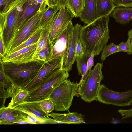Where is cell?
<instances>
[{"instance_id":"cell-1","label":"cell","mask_w":132,"mask_h":132,"mask_svg":"<svg viewBox=\"0 0 132 132\" xmlns=\"http://www.w3.org/2000/svg\"><path fill=\"white\" fill-rule=\"evenodd\" d=\"M110 15L100 17L91 23L82 27L79 38L85 54L89 57L93 51L95 57L99 55L110 38L108 28Z\"/></svg>"},{"instance_id":"cell-2","label":"cell","mask_w":132,"mask_h":132,"mask_svg":"<svg viewBox=\"0 0 132 132\" xmlns=\"http://www.w3.org/2000/svg\"><path fill=\"white\" fill-rule=\"evenodd\" d=\"M44 62L38 61L16 63L3 62L5 75L12 84L23 88L35 77Z\"/></svg>"},{"instance_id":"cell-3","label":"cell","mask_w":132,"mask_h":132,"mask_svg":"<svg viewBox=\"0 0 132 132\" xmlns=\"http://www.w3.org/2000/svg\"><path fill=\"white\" fill-rule=\"evenodd\" d=\"M28 0H15L7 12L0 13V33L2 34L5 55L14 37L23 6Z\"/></svg>"},{"instance_id":"cell-4","label":"cell","mask_w":132,"mask_h":132,"mask_svg":"<svg viewBox=\"0 0 132 132\" xmlns=\"http://www.w3.org/2000/svg\"><path fill=\"white\" fill-rule=\"evenodd\" d=\"M103 63H98L89 72L85 80L79 83L77 94L86 102L97 100V96L101 81L104 76L102 69Z\"/></svg>"},{"instance_id":"cell-5","label":"cell","mask_w":132,"mask_h":132,"mask_svg":"<svg viewBox=\"0 0 132 132\" xmlns=\"http://www.w3.org/2000/svg\"><path fill=\"white\" fill-rule=\"evenodd\" d=\"M79 83L67 79L56 88L50 94L49 99L54 104L57 111L68 110L76 96Z\"/></svg>"},{"instance_id":"cell-6","label":"cell","mask_w":132,"mask_h":132,"mask_svg":"<svg viewBox=\"0 0 132 132\" xmlns=\"http://www.w3.org/2000/svg\"><path fill=\"white\" fill-rule=\"evenodd\" d=\"M69 76L68 71L60 68L44 85L29 93L24 103L39 102L49 99L54 90L61 84L67 79Z\"/></svg>"},{"instance_id":"cell-7","label":"cell","mask_w":132,"mask_h":132,"mask_svg":"<svg viewBox=\"0 0 132 132\" xmlns=\"http://www.w3.org/2000/svg\"><path fill=\"white\" fill-rule=\"evenodd\" d=\"M48 7L46 4L41 6L39 10L28 20L21 31L14 38L6 54L30 37L39 28L41 19Z\"/></svg>"},{"instance_id":"cell-8","label":"cell","mask_w":132,"mask_h":132,"mask_svg":"<svg viewBox=\"0 0 132 132\" xmlns=\"http://www.w3.org/2000/svg\"><path fill=\"white\" fill-rule=\"evenodd\" d=\"M14 109L20 111L30 124H61L50 118L38 102L24 103Z\"/></svg>"},{"instance_id":"cell-9","label":"cell","mask_w":132,"mask_h":132,"mask_svg":"<svg viewBox=\"0 0 132 132\" xmlns=\"http://www.w3.org/2000/svg\"><path fill=\"white\" fill-rule=\"evenodd\" d=\"M97 100L100 103L119 107L129 106L132 105V89L118 92L101 84L98 89Z\"/></svg>"},{"instance_id":"cell-10","label":"cell","mask_w":132,"mask_h":132,"mask_svg":"<svg viewBox=\"0 0 132 132\" xmlns=\"http://www.w3.org/2000/svg\"><path fill=\"white\" fill-rule=\"evenodd\" d=\"M63 65V62L60 58L53 59L44 62L36 76L23 89L29 93L41 86Z\"/></svg>"},{"instance_id":"cell-11","label":"cell","mask_w":132,"mask_h":132,"mask_svg":"<svg viewBox=\"0 0 132 132\" xmlns=\"http://www.w3.org/2000/svg\"><path fill=\"white\" fill-rule=\"evenodd\" d=\"M74 17L73 15L65 7L59 9L48 25L47 37L51 48L53 47L56 39L66 28Z\"/></svg>"},{"instance_id":"cell-12","label":"cell","mask_w":132,"mask_h":132,"mask_svg":"<svg viewBox=\"0 0 132 132\" xmlns=\"http://www.w3.org/2000/svg\"><path fill=\"white\" fill-rule=\"evenodd\" d=\"M74 28L71 21L55 40L53 47L51 48L49 60L60 58L64 63L67 56L72 42Z\"/></svg>"},{"instance_id":"cell-13","label":"cell","mask_w":132,"mask_h":132,"mask_svg":"<svg viewBox=\"0 0 132 132\" xmlns=\"http://www.w3.org/2000/svg\"><path fill=\"white\" fill-rule=\"evenodd\" d=\"M38 42L15 52L6 55L3 58H0L3 62H9L16 63L38 61L34 59L33 57Z\"/></svg>"},{"instance_id":"cell-14","label":"cell","mask_w":132,"mask_h":132,"mask_svg":"<svg viewBox=\"0 0 132 132\" xmlns=\"http://www.w3.org/2000/svg\"><path fill=\"white\" fill-rule=\"evenodd\" d=\"M40 6V4L34 0L27 1L21 12L14 38L20 31L28 20L39 10Z\"/></svg>"},{"instance_id":"cell-15","label":"cell","mask_w":132,"mask_h":132,"mask_svg":"<svg viewBox=\"0 0 132 132\" xmlns=\"http://www.w3.org/2000/svg\"><path fill=\"white\" fill-rule=\"evenodd\" d=\"M82 27L80 24H77L74 26L72 42L67 56L64 62L63 67L64 70L67 71H70L72 69L73 65L75 61L76 44L79 38V32Z\"/></svg>"},{"instance_id":"cell-16","label":"cell","mask_w":132,"mask_h":132,"mask_svg":"<svg viewBox=\"0 0 132 132\" xmlns=\"http://www.w3.org/2000/svg\"><path fill=\"white\" fill-rule=\"evenodd\" d=\"M49 116L54 120L61 122L62 124H72L86 123L84 120V116L77 112L67 113H52L49 114Z\"/></svg>"},{"instance_id":"cell-17","label":"cell","mask_w":132,"mask_h":132,"mask_svg":"<svg viewBox=\"0 0 132 132\" xmlns=\"http://www.w3.org/2000/svg\"><path fill=\"white\" fill-rule=\"evenodd\" d=\"M111 15L117 22L121 24H126L132 19V7H116Z\"/></svg>"},{"instance_id":"cell-18","label":"cell","mask_w":132,"mask_h":132,"mask_svg":"<svg viewBox=\"0 0 132 132\" xmlns=\"http://www.w3.org/2000/svg\"><path fill=\"white\" fill-rule=\"evenodd\" d=\"M96 9L94 0H86L85 6L80 16L81 21L84 24H90L96 19Z\"/></svg>"},{"instance_id":"cell-19","label":"cell","mask_w":132,"mask_h":132,"mask_svg":"<svg viewBox=\"0 0 132 132\" xmlns=\"http://www.w3.org/2000/svg\"><path fill=\"white\" fill-rule=\"evenodd\" d=\"M96 19L110 15L116 7L112 0H95Z\"/></svg>"},{"instance_id":"cell-20","label":"cell","mask_w":132,"mask_h":132,"mask_svg":"<svg viewBox=\"0 0 132 132\" xmlns=\"http://www.w3.org/2000/svg\"><path fill=\"white\" fill-rule=\"evenodd\" d=\"M29 92L23 88L14 86L12 87L11 102L8 107L14 109L24 103V101L28 95Z\"/></svg>"},{"instance_id":"cell-21","label":"cell","mask_w":132,"mask_h":132,"mask_svg":"<svg viewBox=\"0 0 132 132\" xmlns=\"http://www.w3.org/2000/svg\"><path fill=\"white\" fill-rule=\"evenodd\" d=\"M86 0H67L64 7L75 17H80L85 6Z\"/></svg>"},{"instance_id":"cell-22","label":"cell","mask_w":132,"mask_h":132,"mask_svg":"<svg viewBox=\"0 0 132 132\" xmlns=\"http://www.w3.org/2000/svg\"><path fill=\"white\" fill-rule=\"evenodd\" d=\"M59 9L57 5L52 7H48L42 16L39 27L44 28L49 24Z\"/></svg>"},{"instance_id":"cell-23","label":"cell","mask_w":132,"mask_h":132,"mask_svg":"<svg viewBox=\"0 0 132 132\" xmlns=\"http://www.w3.org/2000/svg\"><path fill=\"white\" fill-rule=\"evenodd\" d=\"M89 57L85 54L81 57H77L75 61L78 74L81 76L79 82L84 81L86 77L89 72L87 70V61Z\"/></svg>"},{"instance_id":"cell-24","label":"cell","mask_w":132,"mask_h":132,"mask_svg":"<svg viewBox=\"0 0 132 132\" xmlns=\"http://www.w3.org/2000/svg\"><path fill=\"white\" fill-rule=\"evenodd\" d=\"M43 29V28L39 27L30 37L9 52L6 55L13 53L37 42L39 40Z\"/></svg>"},{"instance_id":"cell-25","label":"cell","mask_w":132,"mask_h":132,"mask_svg":"<svg viewBox=\"0 0 132 132\" xmlns=\"http://www.w3.org/2000/svg\"><path fill=\"white\" fill-rule=\"evenodd\" d=\"M24 121L30 124L27 120L21 114L19 110L13 109L9 116L6 121L3 125H11L17 124L18 122Z\"/></svg>"},{"instance_id":"cell-26","label":"cell","mask_w":132,"mask_h":132,"mask_svg":"<svg viewBox=\"0 0 132 132\" xmlns=\"http://www.w3.org/2000/svg\"><path fill=\"white\" fill-rule=\"evenodd\" d=\"M48 24L43 28V30L37 44L34 57L44 48L48 46H50L48 42L47 37V30Z\"/></svg>"},{"instance_id":"cell-27","label":"cell","mask_w":132,"mask_h":132,"mask_svg":"<svg viewBox=\"0 0 132 132\" xmlns=\"http://www.w3.org/2000/svg\"><path fill=\"white\" fill-rule=\"evenodd\" d=\"M119 52L117 45L114 43H111L109 45H106L103 48L101 54V60L103 61L109 55Z\"/></svg>"},{"instance_id":"cell-28","label":"cell","mask_w":132,"mask_h":132,"mask_svg":"<svg viewBox=\"0 0 132 132\" xmlns=\"http://www.w3.org/2000/svg\"><path fill=\"white\" fill-rule=\"evenodd\" d=\"M0 83L3 84L4 88L6 89L8 93L7 98L11 97L12 89V84L5 75L2 63L0 64Z\"/></svg>"},{"instance_id":"cell-29","label":"cell","mask_w":132,"mask_h":132,"mask_svg":"<svg viewBox=\"0 0 132 132\" xmlns=\"http://www.w3.org/2000/svg\"><path fill=\"white\" fill-rule=\"evenodd\" d=\"M51 48L50 46L46 47L34 56V58L37 61L44 62L49 60Z\"/></svg>"},{"instance_id":"cell-30","label":"cell","mask_w":132,"mask_h":132,"mask_svg":"<svg viewBox=\"0 0 132 132\" xmlns=\"http://www.w3.org/2000/svg\"><path fill=\"white\" fill-rule=\"evenodd\" d=\"M38 102L43 110L47 114H49L55 109L54 104L48 99L45 100Z\"/></svg>"},{"instance_id":"cell-31","label":"cell","mask_w":132,"mask_h":132,"mask_svg":"<svg viewBox=\"0 0 132 132\" xmlns=\"http://www.w3.org/2000/svg\"><path fill=\"white\" fill-rule=\"evenodd\" d=\"M13 109L8 106L0 109V124L3 125L7 120L9 116L11 113Z\"/></svg>"},{"instance_id":"cell-32","label":"cell","mask_w":132,"mask_h":132,"mask_svg":"<svg viewBox=\"0 0 132 132\" xmlns=\"http://www.w3.org/2000/svg\"><path fill=\"white\" fill-rule=\"evenodd\" d=\"M3 84L0 83V109L5 107V104L8 95L7 90Z\"/></svg>"},{"instance_id":"cell-33","label":"cell","mask_w":132,"mask_h":132,"mask_svg":"<svg viewBox=\"0 0 132 132\" xmlns=\"http://www.w3.org/2000/svg\"><path fill=\"white\" fill-rule=\"evenodd\" d=\"M117 46L119 52H126L129 55L132 54V47L127 40L121 42Z\"/></svg>"},{"instance_id":"cell-34","label":"cell","mask_w":132,"mask_h":132,"mask_svg":"<svg viewBox=\"0 0 132 132\" xmlns=\"http://www.w3.org/2000/svg\"><path fill=\"white\" fill-rule=\"evenodd\" d=\"M113 2L117 7H132V0H112Z\"/></svg>"},{"instance_id":"cell-35","label":"cell","mask_w":132,"mask_h":132,"mask_svg":"<svg viewBox=\"0 0 132 132\" xmlns=\"http://www.w3.org/2000/svg\"><path fill=\"white\" fill-rule=\"evenodd\" d=\"M15 0H0V13H6L11 4Z\"/></svg>"},{"instance_id":"cell-36","label":"cell","mask_w":132,"mask_h":132,"mask_svg":"<svg viewBox=\"0 0 132 132\" xmlns=\"http://www.w3.org/2000/svg\"><path fill=\"white\" fill-rule=\"evenodd\" d=\"M85 54V51L82 44L79 38L76 46V57H81Z\"/></svg>"},{"instance_id":"cell-37","label":"cell","mask_w":132,"mask_h":132,"mask_svg":"<svg viewBox=\"0 0 132 132\" xmlns=\"http://www.w3.org/2000/svg\"><path fill=\"white\" fill-rule=\"evenodd\" d=\"M118 112L123 117L121 118L122 120L132 117V108L126 110L120 109L118 110Z\"/></svg>"},{"instance_id":"cell-38","label":"cell","mask_w":132,"mask_h":132,"mask_svg":"<svg viewBox=\"0 0 132 132\" xmlns=\"http://www.w3.org/2000/svg\"><path fill=\"white\" fill-rule=\"evenodd\" d=\"M5 55L2 34L0 33V56L2 58Z\"/></svg>"},{"instance_id":"cell-39","label":"cell","mask_w":132,"mask_h":132,"mask_svg":"<svg viewBox=\"0 0 132 132\" xmlns=\"http://www.w3.org/2000/svg\"><path fill=\"white\" fill-rule=\"evenodd\" d=\"M94 52L93 51L91 55L88 58L87 61V70L88 72L91 70L92 67L94 65Z\"/></svg>"},{"instance_id":"cell-40","label":"cell","mask_w":132,"mask_h":132,"mask_svg":"<svg viewBox=\"0 0 132 132\" xmlns=\"http://www.w3.org/2000/svg\"><path fill=\"white\" fill-rule=\"evenodd\" d=\"M128 38L127 40L132 47V28L128 31Z\"/></svg>"},{"instance_id":"cell-41","label":"cell","mask_w":132,"mask_h":132,"mask_svg":"<svg viewBox=\"0 0 132 132\" xmlns=\"http://www.w3.org/2000/svg\"><path fill=\"white\" fill-rule=\"evenodd\" d=\"M67 0H58L57 5L59 9L64 7L66 5Z\"/></svg>"},{"instance_id":"cell-42","label":"cell","mask_w":132,"mask_h":132,"mask_svg":"<svg viewBox=\"0 0 132 132\" xmlns=\"http://www.w3.org/2000/svg\"><path fill=\"white\" fill-rule=\"evenodd\" d=\"M47 0L48 4V7H52L54 6L57 5L58 0Z\"/></svg>"},{"instance_id":"cell-43","label":"cell","mask_w":132,"mask_h":132,"mask_svg":"<svg viewBox=\"0 0 132 132\" xmlns=\"http://www.w3.org/2000/svg\"><path fill=\"white\" fill-rule=\"evenodd\" d=\"M35 1L40 4L41 6L44 4H47L48 5V4L47 0H34Z\"/></svg>"}]
</instances>
